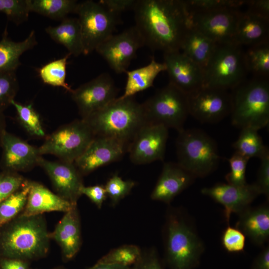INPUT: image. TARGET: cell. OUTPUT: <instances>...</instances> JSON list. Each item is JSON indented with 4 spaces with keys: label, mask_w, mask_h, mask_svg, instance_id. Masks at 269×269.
<instances>
[{
    "label": "cell",
    "mask_w": 269,
    "mask_h": 269,
    "mask_svg": "<svg viewBox=\"0 0 269 269\" xmlns=\"http://www.w3.org/2000/svg\"><path fill=\"white\" fill-rule=\"evenodd\" d=\"M137 0H101L99 2L111 12L119 15L128 10H133Z\"/></svg>",
    "instance_id": "7dc6e473"
},
{
    "label": "cell",
    "mask_w": 269,
    "mask_h": 269,
    "mask_svg": "<svg viewBox=\"0 0 269 269\" xmlns=\"http://www.w3.org/2000/svg\"><path fill=\"white\" fill-rule=\"evenodd\" d=\"M178 133L175 142L177 163L196 178L213 172L220 160L215 141L199 129H184Z\"/></svg>",
    "instance_id": "8992f818"
},
{
    "label": "cell",
    "mask_w": 269,
    "mask_h": 269,
    "mask_svg": "<svg viewBox=\"0 0 269 269\" xmlns=\"http://www.w3.org/2000/svg\"><path fill=\"white\" fill-rule=\"evenodd\" d=\"M244 59L248 73L255 77L269 78V42L248 46L244 51Z\"/></svg>",
    "instance_id": "1f68e13d"
},
{
    "label": "cell",
    "mask_w": 269,
    "mask_h": 269,
    "mask_svg": "<svg viewBox=\"0 0 269 269\" xmlns=\"http://www.w3.org/2000/svg\"><path fill=\"white\" fill-rule=\"evenodd\" d=\"M45 32L56 42L63 45L71 55L84 54L82 35L79 20L67 17L56 26H49Z\"/></svg>",
    "instance_id": "484cf974"
},
{
    "label": "cell",
    "mask_w": 269,
    "mask_h": 269,
    "mask_svg": "<svg viewBox=\"0 0 269 269\" xmlns=\"http://www.w3.org/2000/svg\"><path fill=\"white\" fill-rule=\"evenodd\" d=\"M128 147L118 140L109 137L95 136L74 164L83 175L121 159Z\"/></svg>",
    "instance_id": "ac0fdd59"
},
{
    "label": "cell",
    "mask_w": 269,
    "mask_h": 269,
    "mask_svg": "<svg viewBox=\"0 0 269 269\" xmlns=\"http://www.w3.org/2000/svg\"><path fill=\"white\" fill-rule=\"evenodd\" d=\"M188 14L218 9H237L245 5L247 0H184Z\"/></svg>",
    "instance_id": "f35d334b"
},
{
    "label": "cell",
    "mask_w": 269,
    "mask_h": 269,
    "mask_svg": "<svg viewBox=\"0 0 269 269\" xmlns=\"http://www.w3.org/2000/svg\"><path fill=\"white\" fill-rule=\"evenodd\" d=\"M1 269H29L27 261L9 259L2 261L1 263Z\"/></svg>",
    "instance_id": "f907efd6"
},
{
    "label": "cell",
    "mask_w": 269,
    "mask_h": 269,
    "mask_svg": "<svg viewBox=\"0 0 269 269\" xmlns=\"http://www.w3.org/2000/svg\"><path fill=\"white\" fill-rule=\"evenodd\" d=\"M196 178L177 162H165L150 198L168 204L190 186Z\"/></svg>",
    "instance_id": "ffe728a7"
},
{
    "label": "cell",
    "mask_w": 269,
    "mask_h": 269,
    "mask_svg": "<svg viewBox=\"0 0 269 269\" xmlns=\"http://www.w3.org/2000/svg\"><path fill=\"white\" fill-rule=\"evenodd\" d=\"M50 238L41 215H21L3 234L1 246L4 254L10 259L33 260L46 255Z\"/></svg>",
    "instance_id": "5b68a950"
},
{
    "label": "cell",
    "mask_w": 269,
    "mask_h": 269,
    "mask_svg": "<svg viewBox=\"0 0 269 269\" xmlns=\"http://www.w3.org/2000/svg\"><path fill=\"white\" fill-rule=\"evenodd\" d=\"M165 230V261L169 269H195L204 245L194 224L183 211H168Z\"/></svg>",
    "instance_id": "3957f363"
},
{
    "label": "cell",
    "mask_w": 269,
    "mask_h": 269,
    "mask_svg": "<svg viewBox=\"0 0 269 269\" xmlns=\"http://www.w3.org/2000/svg\"><path fill=\"white\" fill-rule=\"evenodd\" d=\"M89 269H132V267H127L115 264H104L97 262Z\"/></svg>",
    "instance_id": "816d5d0a"
},
{
    "label": "cell",
    "mask_w": 269,
    "mask_h": 269,
    "mask_svg": "<svg viewBox=\"0 0 269 269\" xmlns=\"http://www.w3.org/2000/svg\"><path fill=\"white\" fill-rule=\"evenodd\" d=\"M50 236L60 246L66 260L75 256L81 245L80 222L76 206L65 212Z\"/></svg>",
    "instance_id": "cb8c5ba5"
},
{
    "label": "cell",
    "mask_w": 269,
    "mask_h": 269,
    "mask_svg": "<svg viewBox=\"0 0 269 269\" xmlns=\"http://www.w3.org/2000/svg\"><path fill=\"white\" fill-rule=\"evenodd\" d=\"M29 185L27 200L22 216L40 215L51 211L65 213L76 206V204L54 194L39 183L29 181Z\"/></svg>",
    "instance_id": "7402d4cb"
},
{
    "label": "cell",
    "mask_w": 269,
    "mask_h": 269,
    "mask_svg": "<svg viewBox=\"0 0 269 269\" xmlns=\"http://www.w3.org/2000/svg\"><path fill=\"white\" fill-rule=\"evenodd\" d=\"M48 175L57 195L76 204L84 185L82 175L74 163L50 161L41 157L38 165Z\"/></svg>",
    "instance_id": "d6986e66"
},
{
    "label": "cell",
    "mask_w": 269,
    "mask_h": 269,
    "mask_svg": "<svg viewBox=\"0 0 269 269\" xmlns=\"http://www.w3.org/2000/svg\"><path fill=\"white\" fill-rule=\"evenodd\" d=\"M169 83L187 95L204 86L203 69L180 51L163 53Z\"/></svg>",
    "instance_id": "2e32d148"
},
{
    "label": "cell",
    "mask_w": 269,
    "mask_h": 269,
    "mask_svg": "<svg viewBox=\"0 0 269 269\" xmlns=\"http://www.w3.org/2000/svg\"><path fill=\"white\" fill-rule=\"evenodd\" d=\"M238 215L236 227L255 245L264 246L269 239V206L267 203L255 207L249 206Z\"/></svg>",
    "instance_id": "603a6c76"
},
{
    "label": "cell",
    "mask_w": 269,
    "mask_h": 269,
    "mask_svg": "<svg viewBox=\"0 0 269 269\" xmlns=\"http://www.w3.org/2000/svg\"><path fill=\"white\" fill-rule=\"evenodd\" d=\"M0 12L16 25L27 21L30 12L28 0H0Z\"/></svg>",
    "instance_id": "74e56055"
},
{
    "label": "cell",
    "mask_w": 269,
    "mask_h": 269,
    "mask_svg": "<svg viewBox=\"0 0 269 269\" xmlns=\"http://www.w3.org/2000/svg\"><path fill=\"white\" fill-rule=\"evenodd\" d=\"M81 194L88 197L99 208H101L107 195L105 186L96 185L90 186L83 185L81 188Z\"/></svg>",
    "instance_id": "bcb514c9"
},
{
    "label": "cell",
    "mask_w": 269,
    "mask_h": 269,
    "mask_svg": "<svg viewBox=\"0 0 269 269\" xmlns=\"http://www.w3.org/2000/svg\"><path fill=\"white\" fill-rule=\"evenodd\" d=\"M37 44L34 30H31L23 40L17 42L8 37L6 26L0 40V71L16 70L21 64L19 60L20 56Z\"/></svg>",
    "instance_id": "83f0119b"
},
{
    "label": "cell",
    "mask_w": 269,
    "mask_h": 269,
    "mask_svg": "<svg viewBox=\"0 0 269 269\" xmlns=\"http://www.w3.org/2000/svg\"><path fill=\"white\" fill-rule=\"evenodd\" d=\"M246 237L240 229L228 225L222 235V245L229 253H241L245 249Z\"/></svg>",
    "instance_id": "b9f144b4"
},
{
    "label": "cell",
    "mask_w": 269,
    "mask_h": 269,
    "mask_svg": "<svg viewBox=\"0 0 269 269\" xmlns=\"http://www.w3.org/2000/svg\"><path fill=\"white\" fill-rule=\"evenodd\" d=\"M118 93L111 76L108 73H103L73 89L71 94L83 119L114 101Z\"/></svg>",
    "instance_id": "4fadbf2b"
},
{
    "label": "cell",
    "mask_w": 269,
    "mask_h": 269,
    "mask_svg": "<svg viewBox=\"0 0 269 269\" xmlns=\"http://www.w3.org/2000/svg\"><path fill=\"white\" fill-rule=\"evenodd\" d=\"M201 192L224 206V216L228 225L232 213L238 214L261 195L254 183L241 186L218 183L202 188Z\"/></svg>",
    "instance_id": "e0dca14e"
},
{
    "label": "cell",
    "mask_w": 269,
    "mask_h": 269,
    "mask_svg": "<svg viewBox=\"0 0 269 269\" xmlns=\"http://www.w3.org/2000/svg\"><path fill=\"white\" fill-rule=\"evenodd\" d=\"M11 105L16 110L18 121L29 134L39 137L45 135L39 115L31 104L24 105L13 100Z\"/></svg>",
    "instance_id": "e575fe53"
},
{
    "label": "cell",
    "mask_w": 269,
    "mask_h": 269,
    "mask_svg": "<svg viewBox=\"0 0 269 269\" xmlns=\"http://www.w3.org/2000/svg\"><path fill=\"white\" fill-rule=\"evenodd\" d=\"M1 146L3 148L2 163L9 170L24 171L38 165L41 157L35 147L19 137L5 132Z\"/></svg>",
    "instance_id": "44dd1931"
},
{
    "label": "cell",
    "mask_w": 269,
    "mask_h": 269,
    "mask_svg": "<svg viewBox=\"0 0 269 269\" xmlns=\"http://www.w3.org/2000/svg\"><path fill=\"white\" fill-rule=\"evenodd\" d=\"M142 251L134 245H125L111 250L97 262L132 267L139 259Z\"/></svg>",
    "instance_id": "d590c367"
},
{
    "label": "cell",
    "mask_w": 269,
    "mask_h": 269,
    "mask_svg": "<svg viewBox=\"0 0 269 269\" xmlns=\"http://www.w3.org/2000/svg\"><path fill=\"white\" fill-rule=\"evenodd\" d=\"M266 42H269V19L247 11L241 12L233 43L250 46Z\"/></svg>",
    "instance_id": "d4e9b609"
},
{
    "label": "cell",
    "mask_w": 269,
    "mask_h": 269,
    "mask_svg": "<svg viewBox=\"0 0 269 269\" xmlns=\"http://www.w3.org/2000/svg\"><path fill=\"white\" fill-rule=\"evenodd\" d=\"M251 269H269V246L263 249L256 257L251 266Z\"/></svg>",
    "instance_id": "681fc988"
},
{
    "label": "cell",
    "mask_w": 269,
    "mask_h": 269,
    "mask_svg": "<svg viewBox=\"0 0 269 269\" xmlns=\"http://www.w3.org/2000/svg\"><path fill=\"white\" fill-rule=\"evenodd\" d=\"M188 100L189 115L201 123H218L231 112L228 90L203 86L188 95Z\"/></svg>",
    "instance_id": "8fae6325"
},
{
    "label": "cell",
    "mask_w": 269,
    "mask_h": 269,
    "mask_svg": "<svg viewBox=\"0 0 269 269\" xmlns=\"http://www.w3.org/2000/svg\"><path fill=\"white\" fill-rule=\"evenodd\" d=\"M133 11L145 45L163 53L180 51L189 21L184 0H137Z\"/></svg>",
    "instance_id": "6da1fadb"
},
{
    "label": "cell",
    "mask_w": 269,
    "mask_h": 269,
    "mask_svg": "<svg viewBox=\"0 0 269 269\" xmlns=\"http://www.w3.org/2000/svg\"><path fill=\"white\" fill-rule=\"evenodd\" d=\"M241 12L225 8L192 13L189 23L217 44L233 43Z\"/></svg>",
    "instance_id": "5bb4252c"
},
{
    "label": "cell",
    "mask_w": 269,
    "mask_h": 269,
    "mask_svg": "<svg viewBox=\"0 0 269 269\" xmlns=\"http://www.w3.org/2000/svg\"><path fill=\"white\" fill-rule=\"evenodd\" d=\"M70 55L68 53L63 57L50 61L38 69L39 77L44 83L72 92L73 89L66 80L67 60Z\"/></svg>",
    "instance_id": "d6a6232c"
},
{
    "label": "cell",
    "mask_w": 269,
    "mask_h": 269,
    "mask_svg": "<svg viewBox=\"0 0 269 269\" xmlns=\"http://www.w3.org/2000/svg\"><path fill=\"white\" fill-rule=\"evenodd\" d=\"M29 191V181L26 180L19 189L0 203V226L11 221L23 210Z\"/></svg>",
    "instance_id": "836d02e7"
},
{
    "label": "cell",
    "mask_w": 269,
    "mask_h": 269,
    "mask_svg": "<svg viewBox=\"0 0 269 269\" xmlns=\"http://www.w3.org/2000/svg\"><path fill=\"white\" fill-rule=\"evenodd\" d=\"M54 269H65L62 267H58V268H55Z\"/></svg>",
    "instance_id": "db71d44e"
},
{
    "label": "cell",
    "mask_w": 269,
    "mask_h": 269,
    "mask_svg": "<svg viewBox=\"0 0 269 269\" xmlns=\"http://www.w3.org/2000/svg\"><path fill=\"white\" fill-rule=\"evenodd\" d=\"M216 45V43L191 25L188 21L180 48L184 55L204 70Z\"/></svg>",
    "instance_id": "4316f807"
},
{
    "label": "cell",
    "mask_w": 269,
    "mask_h": 269,
    "mask_svg": "<svg viewBox=\"0 0 269 269\" xmlns=\"http://www.w3.org/2000/svg\"><path fill=\"white\" fill-rule=\"evenodd\" d=\"M249 159L235 152L228 159L230 171L225 176L227 183L234 185H244L247 184L246 171Z\"/></svg>",
    "instance_id": "60d3db41"
},
{
    "label": "cell",
    "mask_w": 269,
    "mask_h": 269,
    "mask_svg": "<svg viewBox=\"0 0 269 269\" xmlns=\"http://www.w3.org/2000/svg\"><path fill=\"white\" fill-rule=\"evenodd\" d=\"M95 137L84 120H75L59 127L47 136L38 147L40 154H52L60 160L74 163Z\"/></svg>",
    "instance_id": "30bf717a"
},
{
    "label": "cell",
    "mask_w": 269,
    "mask_h": 269,
    "mask_svg": "<svg viewBox=\"0 0 269 269\" xmlns=\"http://www.w3.org/2000/svg\"><path fill=\"white\" fill-rule=\"evenodd\" d=\"M132 269H164L157 252L154 249L142 251L138 261Z\"/></svg>",
    "instance_id": "f6af8a7d"
},
{
    "label": "cell",
    "mask_w": 269,
    "mask_h": 269,
    "mask_svg": "<svg viewBox=\"0 0 269 269\" xmlns=\"http://www.w3.org/2000/svg\"><path fill=\"white\" fill-rule=\"evenodd\" d=\"M147 124L163 126L178 132L189 115L188 95L168 83L142 103Z\"/></svg>",
    "instance_id": "ba28073f"
},
{
    "label": "cell",
    "mask_w": 269,
    "mask_h": 269,
    "mask_svg": "<svg viewBox=\"0 0 269 269\" xmlns=\"http://www.w3.org/2000/svg\"><path fill=\"white\" fill-rule=\"evenodd\" d=\"M83 120L95 136L116 139L128 148L137 132L147 124L142 103H139L134 97L117 98Z\"/></svg>",
    "instance_id": "7a4b0ae2"
},
{
    "label": "cell",
    "mask_w": 269,
    "mask_h": 269,
    "mask_svg": "<svg viewBox=\"0 0 269 269\" xmlns=\"http://www.w3.org/2000/svg\"><path fill=\"white\" fill-rule=\"evenodd\" d=\"M18 89L16 70L0 71V112L11 105Z\"/></svg>",
    "instance_id": "8d00e7d4"
},
{
    "label": "cell",
    "mask_w": 269,
    "mask_h": 269,
    "mask_svg": "<svg viewBox=\"0 0 269 269\" xmlns=\"http://www.w3.org/2000/svg\"><path fill=\"white\" fill-rule=\"evenodd\" d=\"M26 180L15 173L0 175V203L12 194L19 189Z\"/></svg>",
    "instance_id": "7bdbcfd3"
},
{
    "label": "cell",
    "mask_w": 269,
    "mask_h": 269,
    "mask_svg": "<svg viewBox=\"0 0 269 269\" xmlns=\"http://www.w3.org/2000/svg\"><path fill=\"white\" fill-rule=\"evenodd\" d=\"M231 122L240 128L259 130L269 123V78L245 80L232 89Z\"/></svg>",
    "instance_id": "277c9868"
},
{
    "label": "cell",
    "mask_w": 269,
    "mask_h": 269,
    "mask_svg": "<svg viewBox=\"0 0 269 269\" xmlns=\"http://www.w3.org/2000/svg\"><path fill=\"white\" fill-rule=\"evenodd\" d=\"M168 136V129L156 125L141 127L130 143L127 152L132 162L144 164L163 160Z\"/></svg>",
    "instance_id": "9a60e30c"
},
{
    "label": "cell",
    "mask_w": 269,
    "mask_h": 269,
    "mask_svg": "<svg viewBox=\"0 0 269 269\" xmlns=\"http://www.w3.org/2000/svg\"><path fill=\"white\" fill-rule=\"evenodd\" d=\"M166 70L163 63L157 62L152 58L146 65L127 71L126 84L124 94L118 97L124 99L134 97L137 93L153 87L154 81L157 75Z\"/></svg>",
    "instance_id": "f1b7e54d"
},
{
    "label": "cell",
    "mask_w": 269,
    "mask_h": 269,
    "mask_svg": "<svg viewBox=\"0 0 269 269\" xmlns=\"http://www.w3.org/2000/svg\"><path fill=\"white\" fill-rule=\"evenodd\" d=\"M232 146L235 152L249 159L254 157L261 159L269 154V148L264 144L258 130L251 128L241 129L238 139Z\"/></svg>",
    "instance_id": "f546056e"
},
{
    "label": "cell",
    "mask_w": 269,
    "mask_h": 269,
    "mask_svg": "<svg viewBox=\"0 0 269 269\" xmlns=\"http://www.w3.org/2000/svg\"><path fill=\"white\" fill-rule=\"evenodd\" d=\"M241 47L234 43L217 44L204 68V86L232 90L246 80L248 72Z\"/></svg>",
    "instance_id": "52a82bcc"
},
{
    "label": "cell",
    "mask_w": 269,
    "mask_h": 269,
    "mask_svg": "<svg viewBox=\"0 0 269 269\" xmlns=\"http://www.w3.org/2000/svg\"><path fill=\"white\" fill-rule=\"evenodd\" d=\"M144 45V40L134 25L114 34L95 51L114 72L121 74L126 73L137 50Z\"/></svg>",
    "instance_id": "7c38bea8"
},
{
    "label": "cell",
    "mask_w": 269,
    "mask_h": 269,
    "mask_svg": "<svg viewBox=\"0 0 269 269\" xmlns=\"http://www.w3.org/2000/svg\"><path fill=\"white\" fill-rule=\"evenodd\" d=\"M5 131V121L3 113L0 112V146L1 140Z\"/></svg>",
    "instance_id": "f5cc1de1"
},
{
    "label": "cell",
    "mask_w": 269,
    "mask_h": 269,
    "mask_svg": "<svg viewBox=\"0 0 269 269\" xmlns=\"http://www.w3.org/2000/svg\"><path fill=\"white\" fill-rule=\"evenodd\" d=\"M261 163L258 171L257 179L254 183L261 194L269 199V154L260 159Z\"/></svg>",
    "instance_id": "ee69618b"
},
{
    "label": "cell",
    "mask_w": 269,
    "mask_h": 269,
    "mask_svg": "<svg viewBox=\"0 0 269 269\" xmlns=\"http://www.w3.org/2000/svg\"><path fill=\"white\" fill-rule=\"evenodd\" d=\"M75 13L81 27L84 55L95 50L113 35L120 22L118 14L99 1L87 0L78 2Z\"/></svg>",
    "instance_id": "9c48e42d"
},
{
    "label": "cell",
    "mask_w": 269,
    "mask_h": 269,
    "mask_svg": "<svg viewBox=\"0 0 269 269\" xmlns=\"http://www.w3.org/2000/svg\"><path fill=\"white\" fill-rule=\"evenodd\" d=\"M135 182L131 180H124L118 174H114L104 186L107 193L113 205L128 195Z\"/></svg>",
    "instance_id": "ab89813d"
},
{
    "label": "cell",
    "mask_w": 269,
    "mask_h": 269,
    "mask_svg": "<svg viewBox=\"0 0 269 269\" xmlns=\"http://www.w3.org/2000/svg\"><path fill=\"white\" fill-rule=\"evenodd\" d=\"M28 2L30 12L61 21L69 14L75 13L78 4L75 0H28Z\"/></svg>",
    "instance_id": "4dcf8cb0"
},
{
    "label": "cell",
    "mask_w": 269,
    "mask_h": 269,
    "mask_svg": "<svg viewBox=\"0 0 269 269\" xmlns=\"http://www.w3.org/2000/svg\"><path fill=\"white\" fill-rule=\"evenodd\" d=\"M247 11L259 16L269 19V0H247L246 4Z\"/></svg>",
    "instance_id": "c3c4849f"
}]
</instances>
